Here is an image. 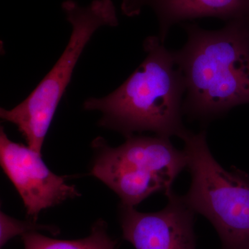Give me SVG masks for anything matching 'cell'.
<instances>
[{
    "instance_id": "9c48e42d",
    "label": "cell",
    "mask_w": 249,
    "mask_h": 249,
    "mask_svg": "<svg viewBox=\"0 0 249 249\" xmlns=\"http://www.w3.org/2000/svg\"><path fill=\"white\" fill-rule=\"evenodd\" d=\"M24 249H115L116 242L109 237L103 221L93 226L91 234L76 240L50 238L38 232L31 231L22 235Z\"/></svg>"
},
{
    "instance_id": "6da1fadb",
    "label": "cell",
    "mask_w": 249,
    "mask_h": 249,
    "mask_svg": "<svg viewBox=\"0 0 249 249\" xmlns=\"http://www.w3.org/2000/svg\"><path fill=\"white\" fill-rule=\"evenodd\" d=\"M187 40L173 52L186 85L183 114L208 121L249 103V19L219 30L183 25Z\"/></svg>"
},
{
    "instance_id": "5b68a950",
    "label": "cell",
    "mask_w": 249,
    "mask_h": 249,
    "mask_svg": "<svg viewBox=\"0 0 249 249\" xmlns=\"http://www.w3.org/2000/svg\"><path fill=\"white\" fill-rule=\"evenodd\" d=\"M93 147L96 156L91 175L117 194L121 205L130 207L157 192L168 196L187 167L184 150L177 149L170 139L158 136H130L116 147L98 137Z\"/></svg>"
},
{
    "instance_id": "ba28073f",
    "label": "cell",
    "mask_w": 249,
    "mask_h": 249,
    "mask_svg": "<svg viewBox=\"0 0 249 249\" xmlns=\"http://www.w3.org/2000/svg\"><path fill=\"white\" fill-rule=\"evenodd\" d=\"M122 11L127 16L140 14L148 7L159 23V35L165 43L168 33L175 24L204 17H214L228 22L249 19V0H123Z\"/></svg>"
},
{
    "instance_id": "7a4b0ae2",
    "label": "cell",
    "mask_w": 249,
    "mask_h": 249,
    "mask_svg": "<svg viewBox=\"0 0 249 249\" xmlns=\"http://www.w3.org/2000/svg\"><path fill=\"white\" fill-rule=\"evenodd\" d=\"M146 55L119 88L102 98L85 100L83 107L98 111L100 125L124 137L152 132L158 137L182 139L188 132L182 121L186 85L181 70L158 36L143 42Z\"/></svg>"
},
{
    "instance_id": "3957f363",
    "label": "cell",
    "mask_w": 249,
    "mask_h": 249,
    "mask_svg": "<svg viewBox=\"0 0 249 249\" xmlns=\"http://www.w3.org/2000/svg\"><path fill=\"white\" fill-rule=\"evenodd\" d=\"M62 6L72 28L66 48L25 100L13 109H0L1 119L17 126L28 146L40 153L55 111L85 47L98 29L119 24L115 6L111 0H93L87 6L67 0Z\"/></svg>"
},
{
    "instance_id": "30bf717a",
    "label": "cell",
    "mask_w": 249,
    "mask_h": 249,
    "mask_svg": "<svg viewBox=\"0 0 249 249\" xmlns=\"http://www.w3.org/2000/svg\"><path fill=\"white\" fill-rule=\"evenodd\" d=\"M37 229V225L33 223L19 222L1 213V247L18 234L27 233Z\"/></svg>"
},
{
    "instance_id": "277c9868",
    "label": "cell",
    "mask_w": 249,
    "mask_h": 249,
    "mask_svg": "<svg viewBox=\"0 0 249 249\" xmlns=\"http://www.w3.org/2000/svg\"><path fill=\"white\" fill-rule=\"evenodd\" d=\"M181 140L191 175L186 204L213 225L223 249H249V174L224 169L211 154L206 131L188 130Z\"/></svg>"
},
{
    "instance_id": "8992f818",
    "label": "cell",
    "mask_w": 249,
    "mask_h": 249,
    "mask_svg": "<svg viewBox=\"0 0 249 249\" xmlns=\"http://www.w3.org/2000/svg\"><path fill=\"white\" fill-rule=\"evenodd\" d=\"M0 162L1 168L19 193L34 221L41 211L80 196L76 187L67 184L63 177L52 173L40 152L8 138L0 130Z\"/></svg>"
},
{
    "instance_id": "52a82bcc",
    "label": "cell",
    "mask_w": 249,
    "mask_h": 249,
    "mask_svg": "<svg viewBox=\"0 0 249 249\" xmlns=\"http://www.w3.org/2000/svg\"><path fill=\"white\" fill-rule=\"evenodd\" d=\"M166 206L158 212L141 213L121 205L123 235L136 249H196V213L183 196L173 191Z\"/></svg>"
}]
</instances>
